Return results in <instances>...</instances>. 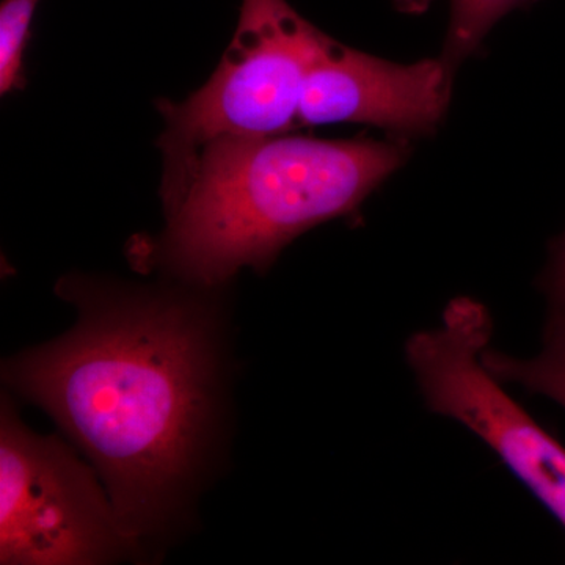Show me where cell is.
<instances>
[{"instance_id":"6da1fadb","label":"cell","mask_w":565,"mask_h":565,"mask_svg":"<svg viewBox=\"0 0 565 565\" xmlns=\"http://www.w3.org/2000/svg\"><path fill=\"white\" fill-rule=\"evenodd\" d=\"M57 294L76 308V326L6 362L3 382L87 457L145 557L185 522L217 459L226 396L221 288L68 275Z\"/></svg>"},{"instance_id":"7a4b0ae2","label":"cell","mask_w":565,"mask_h":565,"mask_svg":"<svg viewBox=\"0 0 565 565\" xmlns=\"http://www.w3.org/2000/svg\"><path fill=\"white\" fill-rule=\"evenodd\" d=\"M401 141L226 137L206 145L169 203L151 264L217 289L264 273L300 234L362 206L408 158Z\"/></svg>"},{"instance_id":"3957f363","label":"cell","mask_w":565,"mask_h":565,"mask_svg":"<svg viewBox=\"0 0 565 565\" xmlns=\"http://www.w3.org/2000/svg\"><path fill=\"white\" fill-rule=\"evenodd\" d=\"M326 33L286 0H243L228 50L211 79L182 103L161 102L163 203L212 141L270 137L299 126L305 76Z\"/></svg>"},{"instance_id":"277c9868","label":"cell","mask_w":565,"mask_h":565,"mask_svg":"<svg viewBox=\"0 0 565 565\" xmlns=\"http://www.w3.org/2000/svg\"><path fill=\"white\" fill-rule=\"evenodd\" d=\"M143 557L122 531L98 471L55 435L21 422L3 399L0 563L98 565Z\"/></svg>"},{"instance_id":"5b68a950","label":"cell","mask_w":565,"mask_h":565,"mask_svg":"<svg viewBox=\"0 0 565 565\" xmlns=\"http://www.w3.org/2000/svg\"><path fill=\"white\" fill-rule=\"evenodd\" d=\"M492 333L486 305L456 297L440 326L408 338L405 360L426 407L481 438L565 527V448L487 370Z\"/></svg>"},{"instance_id":"8992f818","label":"cell","mask_w":565,"mask_h":565,"mask_svg":"<svg viewBox=\"0 0 565 565\" xmlns=\"http://www.w3.org/2000/svg\"><path fill=\"white\" fill-rule=\"evenodd\" d=\"M455 73L438 58L403 65L326 36L305 76L299 126L360 122L399 137L434 132Z\"/></svg>"},{"instance_id":"52a82bcc","label":"cell","mask_w":565,"mask_h":565,"mask_svg":"<svg viewBox=\"0 0 565 565\" xmlns=\"http://www.w3.org/2000/svg\"><path fill=\"white\" fill-rule=\"evenodd\" d=\"M487 370L503 384L523 386L526 392L555 401L565 411V316L546 313L541 352L531 359L487 348Z\"/></svg>"},{"instance_id":"ba28073f","label":"cell","mask_w":565,"mask_h":565,"mask_svg":"<svg viewBox=\"0 0 565 565\" xmlns=\"http://www.w3.org/2000/svg\"><path fill=\"white\" fill-rule=\"evenodd\" d=\"M434 0H393L403 13L419 14ZM539 0H449V24L440 58L452 73L481 46L482 41L505 14L527 9Z\"/></svg>"},{"instance_id":"9c48e42d","label":"cell","mask_w":565,"mask_h":565,"mask_svg":"<svg viewBox=\"0 0 565 565\" xmlns=\"http://www.w3.org/2000/svg\"><path fill=\"white\" fill-rule=\"evenodd\" d=\"M40 0H3L0 7V92L7 95L24 84V51L31 39Z\"/></svg>"},{"instance_id":"30bf717a","label":"cell","mask_w":565,"mask_h":565,"mask_svg":"<svg viewBox=\"0 0 565 565\" xmlns=\"http://www.w3.org/2000/svg\"><path fill=\"white\" fill-rule=\"evenodd\" d=\"M539 288L548 305L546 313L565 316V232L550 247L548 263L539 277Z\"/></svg>"}]
</instances>
